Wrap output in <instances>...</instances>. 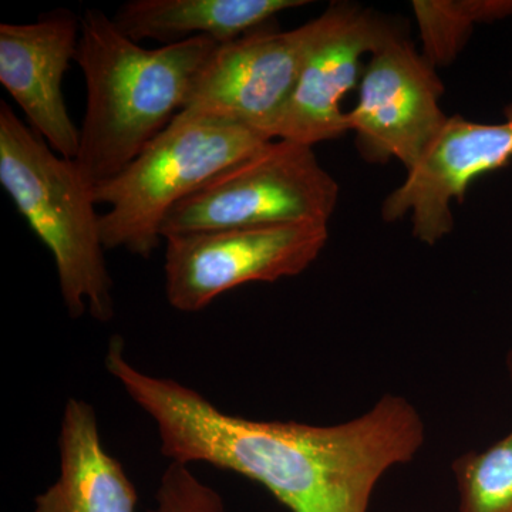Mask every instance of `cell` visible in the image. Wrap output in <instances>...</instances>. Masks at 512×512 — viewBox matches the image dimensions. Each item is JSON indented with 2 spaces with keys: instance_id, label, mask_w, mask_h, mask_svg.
<instances>
[{
  "instance_id": "6da1fadb",
  "label": "cell",
  "mask_w": 512,
  "mask_h": 512,
  "mask_svg": "<svg viewBox=\"0 0 512 512\" xmlns=\"http://www.w3.org/2000/svg\"><path fill=\"white\" fill-rule=\"evenodd\" d=\"M106 367L157 424L165 457L247 477L292 512L369 511L384 474L413 461L426 440L420 413L397 394L345 423L313 426L222 412L190 387L131 365L120 338Z\"/></svg>"
},
{
  "instance_id": "7a4b0ae2",
  "label": "cell",
  "mask_w": 512,
  "mask_h": 512,
  "mask_svg": "<svg viewBox=\"0 0 512 512\" xmlns=\"http://www.w3.org/2000/svg\"><path fill=\"white\" fill-rule=\"evenodd\" d=\"M217 46L194 37L146 49L103 10H84L74 60L86 80L87 103L74 161L90 187L116 177L170 126Z\"/></svg>"
},
{
  "instance_id": "3957f363",
  "label": "cell",
  "mask_w": 512,
  "mask_h": 512,
  "mask_svg": "<svg viewBox=\"0 0 512 512\" xmlns=\"http://www.w3.org/2000/svg\"><path fill=\"white\" fill-rule=\"evenodd\" d=\"M0 184L55 259L72 318L114 316L111 279L93 188L76 161L55 153L6 101H0Z\"/></svg>"
},
{
  "instance_id": "277c9868",
  "label": "cell",
  "mask_w": 512,
  "mask_h": 512,
  "mask_svg": "<svg viewBox=\"0 0 512 512\" xmlns=\"http://www.w3.org/2000/svg\"><path fill=\"white\" fill-rule=\"evenodd\" d=\"M268 141L241 124L181 110L123 171L93 188L96 204L110 207L100 215L104 248L148 258L178 202Z\"/></svg>"
},
{
  "instance_id": "5b68a950",
  "label": "cell",
  "mask_w": 512,
  "mask_h": 512,
  "mask_svg": "<svg viewBox=\"0 0 512 512\" xmlns=\"http://www.w3.org/2000/svg\"><path fill=\"white\" fill-rule=\"evenodd\" d=\"M339 184L313 147L272 140L202 184L168 212L163 241L175 235L284 224H328Z\"/></svg>"
},
{
  "instance_id": "8992f818",
  "label": "cell",
  "mask_w": 512,
  "mask_h": 512,
  "mask_svg": "<svg viewBox=\"0 0 512 512\" xmlns=\"http://www.w3.org/2000/svg\"><path fill=\"white\" fill-rule=\"evenodd\" d=\"M165 241V295L180 312L251 282L301 275L329 241L328 224H284L175 235Z\"/></svg>"
},
{
  "instance_id": "52a82bcc",
  "label": "cell",
  "mask_w": 512,
  "mask_h": 512,
  "mask_svg": "<svg viewBox=\"0 0 512 512\" xmlns=\"http://www.w3.org/2000/svg\"><path fill=\"white\" fill-rule=\"evenodd\" d=\"M443 94L436 67L396 30L367 60L348 111L360 156L372 164L397 160L412 171L446 126Z\"/></svg>"
},
{
  "instance_id": "ba28073f",
  "label": "cell",
  "mask_w": 512,
  "mask_h": 512,
  "mask_svg": "<svg viewBox=\"0 0 512 512\" xmlns=\"http://www.w3.org/2000/svg\"><path fill=\"white\" fill-rule=\"evenodd\" d=\"M318 18L292 30H256L215 47L195 74L183 110L241 124L272 140L318 32Z\"/></svg>"
},
{
  "instance_id": "9c48e42d",
  "label": "cell",
  "mask_w": 512,
  "mask_h": 512,
  "mask_svg": "<svg viewBox=\"0 0 512 512\" xmlns=\"http://www.w3.org/2000/svg\"><path fill=\"white\" fill-rule=\"evenodd\" d=\"M318 23L291 100L272 128V140L313 147L345 136L349 123L343 100L362 79L363 59L399 30L372 10L349 3H332Z\"/></svg>"
},
{
  "instance_id": "30bf717a",
  "label": "cell",
  "mask_w": 512,
  "mask_h": 512,
  "mask_svg": "<svg viewBox=\"0 0 512 512\" xmlns=\"http://www.w3.org/2000/svg\"><path fill=\"white\" fill-rule=\"evenodd\" d=\"M511 160L512 103L497 124L448 117L420 163L387 195L380 214L386 222L409 215L413 237L436 245L453 231L454 202L461 204L474 181Z\"/></svg>"
},
{
  "instance_id": "8fae6325",
  "label": "cell",
  "mask_w": 512,
  "mask_h": 512,
  "mask_svg": "<svg viewBox=\"0 0 512 512\" xmlns=\"http://www.w3.org/2000/svg\"><path fill=\"white\" fill-rule=\"evenodd\" d=\"M80 18L57 9L28 25H0V83L26 124L55 153L76 160L80 130L63 96V79L79 47Z\"/></svg>"
},
{
  "instance_id": "7c38bea8",
  "label": "cell",
  "mask_w": 512,
  "mask_h": 512,
  "mask_svg": "<svg viewBox=\"0 0 512 512\" xmlns=\"http://www.w3.org/2000/svg\"><path fill=\"white\" fill-rule=\"evenodd\" d=\"M59 448V478L37 495L33 512H136V487L119 461L104 450L89 403H66Z\"/></svg>"
},
{
  "instance_id": "4fadbf2b",
  "label": "cell",
  "mask_w": 512,
  "mask_h": 512,
  "mask_svg": "<svg viewBox=\"0 0 512 512\" xmlns=\"http://www.w3.org/2000/svg\"><path fill=\"white\" fill-rule=\"evenodd\" d=\"M309 3L305 0H130L111 19L124 35L137 43L153 39L167 46L194 37H208L224 45L256 30L271 28L276 16Z\"/></svg>"
},
{
  "instance_id": "5bb4252c",
  "label": "cell",
  "mask_w": 512,
  "mask_h": 512,
  "mask_svg": "<svg viewBox=\"0 0 512 512\" xmlns=\"http://www.w3.org/2000/svg\"><path fill=\"white\" fill-rule=\"evenodd\" d=\"M421 55L440 69L456 62L474 29L512 18V0H414Z\"/></svg>"
},
{
  "instance_id": "9a60e30c",
  "label": "cell",
  "mask_w": 512,
  "mask_h": 512,
  "mask_svg": "<svg viewBox=\"0 0 512 512\" xmlns=\"http://www.w3.org/2000/svg\"><path fill=\"white\" fill-rule=\"evenodd\" d=\"M458 512H512V430L453 463Z\"/></svg>"
},
{
  "instance_id": "2e32d148",
  "label": "cell",
  "mask_w": 512,
  "mask_h": 512,
  "mask_svg": "<svg viewBox=\"0 0 512 512\" xmlns=\"http://www.w3.org/2000/svg\"><path fill=\"white\" fill-rule=\"evenodd\" d=\"M151 512H225L224 500L185 464L171 463L161 477L157 508Z\"/></svg>"
},
{
  "instance_id": "e0dca14e",
  "label": "cell",
  "mask_w": 512,
  "mask_h": 512,
  "mask_svg": "<svg viewBox=\"0 0 512 512\" xmlns=\"http://www.w3.org/2000/svg\"><path fill=\"white\" fill-rule=\"evenodd\" d=\"M507 367H508V373H510V377H511V380H512V350H511L510 353H508Z\"/></svg>"
}]
</instances>
